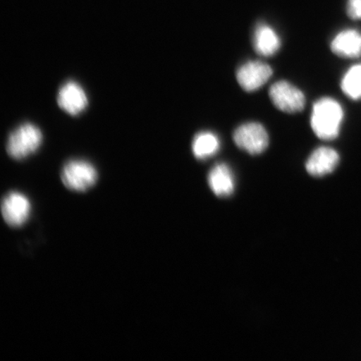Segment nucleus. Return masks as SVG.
<instances>
[{
	"mask_svg": "<svg viewBox=\"0 0 361 361\" xmlns=\"http://www.w3.org/2000/svg\"><path fill=\"white\" fill-rule=\"evenodd\" d=\"M344 120V110L340 103L331 97L319 99L314 103L310 125L316 137L331 141L338 137Z\"/></svg>",
	"mask_w": 361,
	"mask_h": 361,
	"instance_id": "obj_1",
	"label": "nucleus"
},
{
	"mask_svg": "<svg viewBox=\"0 0 361 361\" xmlns=\"http://www.w3.org/2000/svg\"><path fill=\"white\" fill-rule=\"evenodd\" d=\"M43 142V134L37 126L23 123L8 135L6 150L13 159L20 161L33 155Z\"/></svg>",
	"mask_w": 361,
	"mask_h": 361,
	"instance_id": "obj_2",
	"label": "nucleus"
},
{
	"mask_svg": "<svg viewBox=\"0 0 361 361\" xmlns=\"http://www.w3.org/2000/svg\"><path fill=\"white\" fill-rule=\"evenodd\" d=\"M61 180L71 191L83 192L97 183L98 173L90 161L82 159L68 161L61 170Z\"/></svg>",
	"mask_w": 361,
	"mask_h": 361,
	"instance_id": "obj_3",
	"label": "nucleus"
},
{
	"mask_svg": "<svg viewBox=\"0 0 361 361\" xmlns=\"http://www.w3.org/2000/svg\"><path fill=\"white\" fill-rule=\"evenodd\" d=\"M233 138L239 149L252 156L264 153L269 144L268 132L259 123H247L239 126L234 130Z\"/></svg>",
	"mask_w": 361,
	"mask_h": 361,
	"instance_id": "obj_4",
	"label": "nucleus"
},
{
	"mask_svg": "<svg viewBox=\"0 0 361 361\" xmlns=\"http://www.w3.org/2000/svg\"><path fill=\"white\" fill-rule=\"evenodd\" d=\"M269 96L275 107L288 114H296L305 109V94L288 81L279 80L271 85Z\"/></svg>",
	"mask_w": 361,
	"mask_h": 361,
	"instance_id": "obj_5",
	"label": "nucleus"
},
{
	"mask_svg": "<svg viewBox=\"0 0 361 361\" xmlns=\"http://www.w3.org/2000/svg\"><path fill=\"white\" fill-rule=\"evenodd\" d=\"M32 212V204L25 194L13 191L4 197L1 213L4 222L11 228H20L28 220Z\"/></svg>",
	"mask_w": 361,
	"mask_h": 361,
	"instance_id": "obj_6",
	"label": "nucleus"
},
{
	"mask_svg": "<svg viewBox=\"0 0 361 361\" xmlns=\"http://www.w3.org/2000/svg\"><path fill=\"white\" fill-rule=\"evenodd\" d=\"M273 70L260 61H251L238 68L236 78L239 85L247 92H254L268 82Z\"/></svg>",
	"mask_w": 361,
	"mask_h": 361,
	"instance_id": "obj_7",
	"label": "nucleus"
},
{
	"mask_svg": "<svg viewBox=\"0 0 361 361\" xmlns=\"http://www.w3.org/2000/svg\"><path fill=\"white\" fill-rule=\"evenodd\" d=\"M57 103L61 109L75 116L87 109L89 100L83 87L76 81L69 80L59 90Z\"/></svg>",
	"mask_w": 361,
	"mask_h": 361,
	"instance_id": "obj_8",
	"label": "nucleus"
},
{
	"mask_svg": "<svg viewBox=\"0 0 361 361\" xmlns=\"http://www.w3.org/2000/svg\"><path fill=\"white\" fill-rule=\"evenodd\" d=\"M341 157L335 149L320 147L311 153L305 164L307 173L315 178L331 174L340 164Z\"/></svg>",
	"mask_w": 361,
	"mask_h": 361,
	"instance_id": "obj_9",
	"label": "nucleus"
},
{
	"mask_svg": "<svg viewBox=\"0 0 361 361\" xmlns=\"http://www.w3.org/2000/svg\"><path fill=\"white\" fill-rule=\"evenodd\" d=\"M331 51L335 55L345 59H356L361 56V33L350 29L341 31L331 44Z\"/></svg>",
	"mask_w": 361,
	"mask_h": 361,
	"instance_id": "obj_10",
	"label": "nucleus"
},
{
	"mask_svg": "<svg viewBox=\"0 0 361 361\" xmlns=\"http://www.w3.org/2000/svg\"><path fill=\"white\" fill-rule=\"evenodd\" d=\"M281 48V39L269 25L260 23L254 34V49L258 55L270 57L276 55Z\"/></svg>",
	"mask_w": 361,
	"mask_h": 361,
	"instance_id": "obj_11",
	"label": "nucleus"
},
{
	"mask_svg": "<svg viewBox=\"0 0 361 361\" xmlns=\"http://www.w3.org/2000/svg\"><path fill=\"white\" fill-rule=\"evenodd\" d=\"M207 182L216 196L225 197L232 195L235 188V179L230 166L226 164H216L209 171Z\"/></svg>",
	"mask_w": 361,
	"mask_h": 361,
	"instance_id": "obj_12",
	"label": "nucleus"
},
{
	"mask_svg": "<svg viewBox=\"0 0 361 361\" xmlns=\"http://www.w3.org/2000/svg\"><path fill=\"white\" fill-rule=\"evenodd\" d=\"M220 140L215 133L205 130L198 133L193 138L192 150L197 160H206L220 150Z\"/></svg>",
	"mask_w": 361,
	"mask_h": 361,
	"instance_id": "obj_13",
	"label": "nucleus"
},
{
	"mask_svg": "<svg viewBox=\"0 0 361 361\" xmlns=\"http://www.w3.org/2000/svg\"><path fill=\"white\" fill-rule=\"evenodd\" d=\"M341 87L351 100L361 99V64L355 65L347 71L341 80Z\"/></svg>",
	"mask_w": 361,
	"mask_h": 361,
	"instance_id": "obj_14",
	"label": "nucleus"
},
{
	"mask_svg": "<svg viewBox=\"0 0 361 361\" xmlns=\"http://www.w3.org/2000/svg\"><path fill=\"white\" fill-rule=\"evenodd\" d=\"M347 15L351 19L361 20V0H349L347 4Z\"/></svg>",
	"mask_w": 361,
	"mask_h": 361,
	"instance_id": "obj_15",
	"label": "nucleus"
}]
</instances>
